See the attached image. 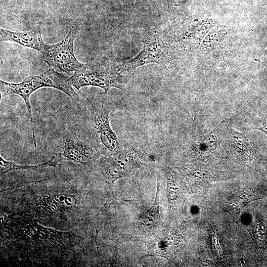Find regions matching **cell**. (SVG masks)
<instances>
[{
  "label": "cell",
  "mask_w": 267,
  "mask_h": 267,
  "mask_svg": "<svg viewBox=\"0 0 267 267\" xmlns=\"http://www.w3.org/2000/svg\"><path fill=\"white\" fill-rule=\"evenodd\" d=\"M47 87L54 88L63 92L75 103H78L79 100V95L73 89L69 78L64 73H61L50 67L44 73L28 77L21 82L13 83L0 80L1 98L8 95L16 94L23 99L29 115L34 146L35 148L37 143L30 97L35 91Z\"/></svg>",
  "instance_id": "1"
},
{
  "label": "cell",
  "mask_w": 267,
  "mask_h": 267,
  "mask_svg": "<svg viewBox=\"0 0 267 267\" xmlns=\"http://www.w3.org/2000/svg\"><path fill=\"white\" fill-rule=\"evenodd\" d=\"M136 154L134 148L129 147L120 150L113 157L103 158L101 163L105 175L113 180L130 171L134 165Z\"/></svg>",
  "instance_id": "7"
},
{
  "label": "cell",
  "mask_w": 267,
  "mask_h": 267,
  "mask_svg": "<svg viewBox=\"0 0 267 267\" xmlns=\"http://www.w3.org/2000/svg\"><path fill=\"white\" fill-rule=\"evenodd\" d=\"M153 9L158 13L160 12V0H149Z\"/></svg>",
  "instance_id": "13"
},
{
  "label": "cell",
  "mask_w": 267,
  "mask_h": 267,
  "mask_svg": "<svg viewBox=\"0 0 267 267\" xmlns=\"http://www.w3.org/2000/svg\"><path fill=\"white\" fill-rule=\"evenodd\" d=\"M169 8H174L184 5L188 0H166Z\"/></svg>",
  "instance_id": "12"
},
{
  "label": "cell",
  "mask_w": 267,
  "mask_h": 267,
  "mask_svg": "<svg viewBox=\"0 0 267 267\" xmlns=\"http://www.w3.org/2000/svg\"><path fill=\"white\" fill-rule=\"evenodd\" d=\"M0 158V174H4L8 172L15 170H38L48 167H55L57 165L55 156L54 155L49 161L35 165H18Z\"/></svg>",
  "instance_id": "9"
},
{
  "label": "cell",
  "mask_w": 267,
  "mask_h": 267,
  "mask_svg": "<svg viewBox=\"0 0 267 267\" xmlns=\"http://www.w3.org/2000/svg\"><path fill=\"white\" fill-rule=\"evenodd\" d=\"M77 30L70 28L66 37L55 44H45L41 52L44 61L50 68L67 75H73L81 70L85 64L80 62L74 52V43Z\"/></svg>",
  "instance_id": "4"
},
{
  "label": "cell",
  "mask_w": 267,
  "mask_h": 267,
  "mask_svg": "<svg viewBox=\"0 0 267 267\" xmlns=\"http://www.w3.org/2000/svg\"><path fill=\"white\" fill-rule=\"evenodd\" d=\"M0 42H12L42 52L45 45L40 27L28 32H14L0 28Z\"/></svg>",
  "instance_id": "8"
},
{
  "label": "cell",
  "mask_w": 267,
  "mask_h": 267,
  "mask_svg": "<svg viewBox=\"0 0 267 267\" xmlns=\"http://www.w3.org/2000/svg\"><path fill=\"white\" fill-rule=\"evenodd\" d=\"M254 129L261 131L267 135V121L263 125V126L261 128H254Z\"/></svg>",
  "instance_id": "15"
},
{
  "label": "cell",
  "mask_w": 267,
  "mask_h": 267,
  "mask_svg": "<svg viewBox=\"0 0 267 267\" xmlns=\"http://www.w3.org/2000/svg\"><path fill=\"white\" fill-rule=\"evenodd\" d=\"M87 99L86 127L88 142L101 154H115L120 150V144L110 124V105L101 103L97 106Z\"/></svg>",
  "instance_id": "2"
},
{
  "label": "cell",
  "mask_w": 267,
  "mask_h": 267,
  "mask_svg": "<svg viewBox=\"0 0 267 267\" xmlns=\"http://www.w3.org/2000/svg\"><path fill=\"white\" fill-rule=\"evenodd\" d=\"M58 145L60 154L70 162L85 165L92 160L93 147L88 141L81 140L74 130L65 132Z\"/></svg>",
  "instance_id": "6"
},
{
  "label": "cell",
  "mask_w": 267,
  "mask_h": 267,
  "mask_svg": "<svg viewBox=\"0 0 267 267\" xmlns=\"http://www.w3.org/2000/svg\"><path fill=\"white\" fill-rule=\"evenodd\" d=\"M255 60L261 63L267 68V57L263 58L262 59H256Z\"/></svg>",
  "instance_id": "16"
},
{
  "label": "cell",
  "mask_w": 267,
  "mask_h": 267,
  "mask_svg": "<svg viewBox=\"0 0 267 267\" xmlns=\"http://www.w3.org/2000/svg\"><path fill=\"white\" fill-rule=\"evenodd\" d=\"M143 48L134 57L117 65L122 74L130 73L136 68L150 63L162 64L168 59V50L161 35L151 33L143 40Z\"/></svg>",
  "instance_id": "5"
},
{
  "label": "cell",
  "mask_w": 267,
  "mask_h": 267,
  "mask_svg": "<svg viewBox=\"0 0 267 267\" xmlns=\"http://www.w3.org/2000/svg\"><path fill=\"white\" fill-rule=\"evenodd\" d=\"M123 3L130 7V8H134L135 6L136 5V0H120Z\"/></svg>",
  "instance_id": "14"
},
{
  "label": "cell",
  "mask_w": 267,
  "mask_h": 267,
  "mask_svg": "<svg viewBox=\"0 0 267 267\" xmlns=\"http://www.w3.org/2000/svg\"><path fill=\"white\" fill-rule=\"evenodd\" d=\"M219 144V139L215 131L205 135L194 143L193 146L197 151L201 153L214 151Z\"/></svg>",
  "instance_id": "10"
},
{
  "label": "cell",
  "mask_w": 267,
  "mask_h": 267,
  "mask_svg": "<svg viewBox=\"0 0 267 267\" xmlns=\"http://www.w3.org/2000/svg\"><path fill=\"white\" fill-rule=\"evenodd\" d=\"M226 133L228 140L240 151H244L249 147V140L245 134L227 126Z\"/></svg>",
  "instance_id": "11"
},
{
  "label": "cell",
  "mask_w": 267,
  "mask_h": 267,
  "mask_svg": "<svg viewBox=\"0 0 267 267\" xmlns=\"http://www.w3.org/2000/svg\"><path fill=\"white\" fill-rule=\"evenodd\" d=\"M72 87L80 93L84 87H99L105 92L115 88L123 90L128 77L118 70L117 65L106 61L88 62L79 71L69 77Z\"/></svg>",
  "instance_id": "3"
}]
</instances>
